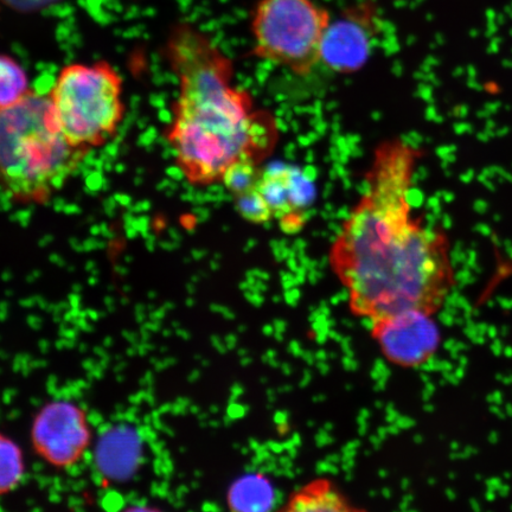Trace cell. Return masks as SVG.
Returning a JSON list of instances; mask_svg holds the SVG:
<instances>
[{"label": "cell", "instance_id": "obj_1", "mask_svg": "<svg viewBox=\"0 0 512 512\" xmlns=\"http://www.w3.org/2000/svg\"><path fill=\"white\" fill-rule=\"evenodd\" d=\"M424 156L401 138L377 144L366 188L332 242V271L351 311L370 322L412 310L435 315L456 286L447 233L416 215L411 201Z\"/></svg>", "mask_w": 512, "mask_h": 512}, {"label": "cell", "instance_id": "obj_2", "mask_svg": "<svg viewBox=\"0 0 512 512\" xmlns=\"http://www.w3.org/2000/svg\"><path fill=\"white\" fill-rule=\"evenodd\" d=\"M164 53L178 80L165 137L181 174L194 187L221 183L240 158L262 163L278 142L273 114L254 110L251 93L234 86V63L188 22L171 29Z\"/></svg>", "mask_w": 512, "mask_h": 512}, {"label": "cell", "instance_id": "obj_3", "mask_svg": "<svg viewBox=\"0 0 512 512\" xmlns=\"http://www.w3.org/2000/svg\"><path fill=\"white\" fill-rule=\"evenodd\" d=\"M88 152L64 136L49 95L30 92L0 108V185L14 200L46 203Z\"/></svg>", "mask_w": 512, "mask_h": 512}, {"label": "cell", "instance_id": "obj_4", "mask_svg": "<svg viewBox=\"0 0 512 512\" xmlns=\"http://www.w3.org/2000/svg\"><path fill=\"white\" fill-rule=\"evenodd\" d=\"M49 96L64 136L83 150L105 145L125 117L123 79L107 62L64 67Z\"/></svg>", "mask_w": 512, "mask_h": 512}, {"label": "cell", "instance_id": "obj_5", "mask_svg": "<svg viewBox=\"0 0 512 512\" xmlns=\"http://www.w3.org/2000/svg\"><path fill=\"white\" fill-rule=\"evenodd\" d=\"M330 12L312 0H259L252 15V55L307 78L320 64Z\"/></svg>", "mask_w": 512, "mask_h": 512}, {"label": "cell", "instance_id": "obj_6", "mask_svg": "<svg viewBox=\"0 0 512 512\" xmlns=\"http://www.w3.org/2000/svg\"><path fill=\"white\" fill-rule=\"evenodd\" d=\"M30 441L43 462L59 470L79 464L93 443L85 409L67 400L43 406L32 421Z\"/></svg>", "mask_w": 512, "mask_h": 512}, {"label": "cell", "instance_id": "obj_7", "mask_svg": "<svg viewBox=\"0 0 512 512\" xmlns=\"http://www.w3.org/2000/svg\"><path fill=\"white\" fill-rule=\"evenodd\" d=\"M434 315L412 310L371 322V335L390 363L401 368H419L430 362L441 344Z\"/></svg>", "mask_w": 512, "mask_h": 512}, {"label": "cell", "instance_id": "obj_8", "mask_svg": "<svg viewBox=\"0 0 512 512\" xmlns=\"http://www.w3.org/2000/svg\"><path fill=\"white\" fill-rule=\"evenodd\" d=\"M373 10L366 6L344 11L329 24L320 49V63L337 74L350 75L366 67L376 37Z\"/></svg>", "mask_w": 512, "mask_h": 512}, {"label": "cell", "instance_id": "obj_9", "mask_svg": "<svg viewBox=\"0 0 512 512\" xmlns=\"http://www.w3.org/2000/svg\"><path fill=\"white\" fill-rule=\"evenodd\" d=\"M256 187L284 233L297 234L304 228L315 189L302 169L287 164L267 166L261 169Z\"/></svg>", "mask_w": 512, "mask_h": 512}, {"label": "cell", "instance_id": "obj_10", "mask_svg": "<svg viewBox=\"0 0 512 512\" xmlns=\"http://www.w3.org/2000/svg\"><path fill=\"white\" fill-rule=\"evenodd\" d=\"M142 454V439L133 427L111 426L96 441L95 469L106 480L125 482L136 473Z\"/></svg>", "mask_w": 512, "mask_h": 512}, {"label": "cell", "instance_id": "obj_11", "mask_svg": "<svg viewBox=\"0 0 512 512\" xmlns=\"http://www.w3.org/2000/svg\"><path fill=\"white\" fill-rule=\"evenodd\" d=\"M287 511L303 512H341L355 510L347 498L334 484L326 480H316L293 494L288 501Z\"/></svg>", "mask_w": 512, "mask_h": 512}, {"label": "cell", "instance_id": "obj_12", "mask_svg": "<svg viewBox=\"0 0 512 512\" xmlns=\"http://www.w3.org/2000/svg\"><path fill=\"white\" fill-rule=\"evenodd\" d=\"M273 486L265 476L247 475L229 490L228 503L236 511H267L274 503Z\"/></svg>", "mask_w": 512, "mask_h": 512}, {"label": "cell", "instance_id": "obj_13", "mask_svg": "<svg viewBox=\"0 0 512 512\" xmlns=\"http://www.w3.org/2000/svg\"><path fill=\"white\" fill-rule=\"evenodd\" d=\"M25 475V460L21 446L0 433V496L10 494L21 484Z\"/></svg>", "mask_w": 512, "mask_h": 512}, {"label": "cell", "instance_id": "obj_14", "mask_svg": "<svg viewBox=\"0 0 512 512\" xmlns=\"http://www.w3.org/2000/svg\"><path fill=\"white\" fill-rule=\"evenodd\" d=\"M30 92L28 74L21 64L0 54V108L17 104Z\"/></svg>", "mask_w": 512, "mask_h": 512}, {"label": "cell", "instance_id": "obj_15", "mask_svg": "<svg viewBox=\"0 0 512 512\" xmlns=\"http://www.w3.org/2000/svg\"><path fill=\"white\" fill-rule=\"evenodd\" d=\"M262 166L251 158H240L230 164L223 172L221 184L233 196L242 194L256 187L259 181Z\"/></svg>", "mask_w": 512, "mask_h": 512}, {"label": "cell", "instance_id": "obj_16", "mask_svg": "<svg viewBox=\"0 0 512 512\" xmlns=\"http://www.w3.org/2000/svg\"><path fill=\"white\" fill-rule=\"evenodd\" d=\"M258 184V183H256ZM234 206L243 220L253 224H265L273 220L270 207L258 187L233 196Z\"/></svg>", "mask_w": 512, "mask_h": 512}, {"label": "cell", "instance_id": "obj_17", "mask_svg": "<svg viewBox=\"0 0 512 512\" xmlns=\"http://www.w3.org/2000/svg\"><path fill=\"white\" fill-rule=\"evenodd\" d=\"M4 2L12 9L29 12L46 8L57 0H4Z\"/></svg>", "mask_w": 512, "mask_h": 512}]
</instances>
